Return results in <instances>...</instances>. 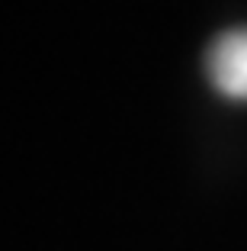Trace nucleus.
<instances>
[{"mask_svg":"<svg viewBox=\"0 0 247 251\" xmlns=\"http://www.w3.org/2000/svg\"><path fill=\"white\" fill-rule=\"evenodd\" d=\"M205 77L228 100H247V29H228L205 52Z\"/></svg>","mask_w":247,"mask_h":251,"instance_id":"obj_1","label":"nucleus"}]
</instances>
